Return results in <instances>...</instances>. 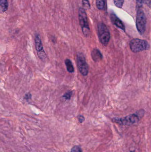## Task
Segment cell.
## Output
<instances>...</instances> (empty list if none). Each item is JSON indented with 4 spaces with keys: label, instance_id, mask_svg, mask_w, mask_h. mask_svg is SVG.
<instances>
[{
    "label": "cell",
    "instance_id": "5bb4252c",
    "mask_svg": "<svg viewBox=\"0 0 151 152\" xmlns=\"http://www.w3.org/2000/svg\"><path fill=\"white\" fill-rule=\"evenodd\" d=\"M82 3L83 8L85 10L90 9V4L89 0H82Z\"/></svg>",
    "mask_w": 151,
    "mask_h": 152
},
{
    "label": "cell",
    "instance_id": "9c48e42d",
    "mask_svg": "<svg viewBox=\"0 0 151 152\" xmlns=\"http://www.w3.org/2000/svg\"><path fill=\"white\" fill-rule=\"evenodd\" d=\"M91 57L94 61L98 62L102 60L103 58V55L99 50L95 48L93 50L91 53Z\"/></svg>",
    "mask_w": 151,
    "mask_h": 152
},
{
    "label": "cell",
    "instance_id": "7c38bea8",
    "mask_svg": "<svg viewBox=\"0 0 151 152\" xmlns=\"http://www.w3.org/2000/svg\"><path fill=\"white\" fill-rule=\"evenodd\" d=\"M105 5V0H96V6L99 10H103L104 9Z\"/></svg>",
    "mask_w": 151,
    "mask_h": 152
},
{
    "label": "cell",
    "instance_id": "3957f363",
    "mask_svg": "<svg viewBox=\"0 0 151 152\" xmlns=\"http://www.w3.org/2000/svg\"><path fill=\"white\" fill-rule=\"evenodd\" d=\"M79 19L83 34L85 36H88L90 33V28L88 22L87 13L83 8H80L79 9Z\"/></svg>",
    "mask_w": 151,
    "mask_h": 152
},
{
    "label": "cell",
    "instance_id": "8992f818",
    "mask_svg": "<svg viewBox=\"0 0 151 152\" xmlns=\"http://www.w3.org/2000/svg\"><path fill=\"white\" fill-rule=\"evenodd\" d=\"M77 65L80 73L84 76L87 75L89 73V66L86 61L84 54L79 52L77 54Z\"/></svg>",
    "mask_w": 151,
    "mask_h": 152
},
{
    "label": "cell",
    "instance_id": "7a4b0ae2",
    "mask_svg": "<svg viewBox=\"0 0 151 152\" xmlns=\"http://www.w3.org/2000/svg\"><path fill=\"white\" fill-rule=\"evenodd\" d=\"M129 45L131 50L135 53L149 50L150 47V45L147 41L138 38L131 40Z\"/></svg>",
    "mask_w": 151,
    "mask_h": 152
},
{
    "label": "cell",
    "instance_id": "5b68a950",
    "mask_svg": "<svg viewBox=\"0 0 151 152\" xmlns=\"http://www.w3.org/2000/svg\"><path fill=\"white\" fill-rule=\"evenodd\" d=\"M146 18L145 14L142 10L139 9L137 15V28L141 35L144 34L146 29Z\"/></svg>",
    "mask_w": 151,
    "mask_h": 152
},
{
    "label": "cell",
    "instance_id": "8fae6325",
    "mask_svg": "<svg viewBox=\"0 0 151 152\" xmlns=\"http://www.w3.org/2000/svg\"><path fill=\"white\" fill-rule=\"evenodd\" d=\"M65 64L66 66L67 71L69 73H73L74 72V69L72 61L69 59H66L65 61Z\"/></svg>",
    "mask_w": 151,
    "mask_h": 152
},
{
    "label": "cell",
    "instance_id": "4fadbf2b",
    "mask_svg": "<svg viewBox=\"0 0 151 152\" xmlns=\"http://www.w3.org/2000/svg\"><path fill=\"white\" fill-rule=\"evenodd\" d=\"M137 5L139 7L142 6L143 4H145L149 6H151V0H136Z\"/></svg>",
    "mask_w": 151,
    "mask_h": 152
},
{
    "label": "cell",
    "instance_id": "d6986e66",
    "mask_svg": "<svg viewBox=\"0 0 151 152\" xmlns=\"http://www.w3.org/2000/svg\"><path fill=\"white\" fill-rule=\"evenodd\" d=\"M31 97H32L31 94L30 93H27L25 95V99L27 100H29V99L31 98Z\"/></svg>",
    "mask_w": 151,
    "mask_h": 152
},
{
    "label": "cell",
    "instance_id": "2e32d148",
    "mask_svg": "<svg viewBox=\"0 0 151 152\" xmlns=\"http://www.w3.org/2000/svg\"><path fill=\"white\" fill-rule=\"evenodd\" d=\"M72 91H68L63 95V97L66 100H70L72 97Z\"/></svg>",
    "mask_w": 151,
    "mask_h": 152
},
{
    "label": "cell",
    "instance_id": "30bf717a",
    "mask_svg": "<svg viewBox=\"0 0 151 152\" xmlns=\"http://www.w3.org/2000/svg\"><path fill=\"white\" fill-rule=\"evenodd\" d=\"M9 3L8 0H0V12L3 13L8 10Z\"/></svg>",
    "mask_w": 151,
    "mask_h": 152
},
{
    "label": "cell",
    "instance_id": "277c9868",
    "mask_svg": "<svg viewBox=\"0 0 151 152\" xmlns=\"http://www.w3.org/2000/svg\"><path fill=\"white\" fill-rule=\"evenodd\" d=\"M98 29L99 41L103 45L106 46L111 38V34L108 28L105 24L100 23L98 24Z\"/></svg>",
    "mask_w": 151,
    "mask_h": 152
},
{
    "label": "cell",
    "instance_id": "ffe728a7",
    "mask_svg": "<svg viewBox=\"0 0 151 152\" xmlns=\"http://www.w3.org/2000/svg\"></svg>",
    "mask_w": 151,
    "mask_h": 152
},
{
    "label": "cell",
    "instance_id": "6da1fadb",
    "mask_svg": "<svg viewBox=\"0 0 151 152\" xmlns=\"http://www.w3.org/2000/svg\"><path fill=\"white\" fill-rule=\"evenodd\" d=\"M144 115V111L141 110L134 114L129 115L122 118H114L112 121L122 126H130L137 123Z\"/></svg>",
    "mask_w": 151,
    "mask_h": 152
},
{
    "label": "cell",
    "instance_id": "e0dca14e",
    "mask_svg": "<svg viewBox=\"0 0 151 152\" xmlns=\"http://www.w3.org/2000/svg\"><path fill=\"white\" fill-rule=\"evenodd\" d=\"M71 152H83V151L79 146L75 145L71 149Z\"/></svg>",
    "mask_w": 151,
    "mask_h": 152
},
{
    "label": "cell",
    "instance_id": "9a60e30c",
    "mask_svg": "<svg viewBox=\"0 0 151 152\" xmlns=\"http://www.w3.org/2000/svg\"><path fill=\"white\" fill-rule=\"evenodd\" d=\"M114 4L118 8H121L123 5L124 0H113Z\"/></svg>",
    "mask_w": 151,
    "mask_h": 152
},
{
    "label": "cell",
    "instance_id": "52a82bcc",
    "mask_svg": "<svg viewBox=\"0 0 151 152\" xmlns=\"http://www.w3.org/2000/svg\"><path fill=\"white\" fill-rule=\"evenodd\" d=\"M35 42L38 57L42 61H45L47 58V55L43 50L42 42L39 34H36L35 35Z\"/></svg>",
    "mask_w": 151,
    "mask_h": 152
},
{
    "label": "cell",
    "instance_id": "ba28073f",
    "mask_svg": "<svg viewBox=\"0 0 151 152\" xmlns=\"http://www.w3.org/2000/svg\"><path fill=\"white\" fill-rule=\"evenodd\" d=\"M111 19L112 22L116 26L125 31L126 27L124 23L114 13H111Z\"/></svg>",
    "mask_w": 151,
    "mask_h": 152
},
{
    "label": "cell",
    "instance_id": "ac0fdd59",
    "mask_svg": "<svg viewBox=\"0 0 151 152\" xmlns=\"http://www.w3.org/2000/svg\"><path fill=\"white\" fill-rule=\"evenodd\" d=\"M77 118H78V120H79V122L80 123H82V122H84V121H85V118H84V116H82V115H78V117H77Z\"/></svg>",
    "mask_w": 151,
    "mask_h": 152
}]
</instances>
